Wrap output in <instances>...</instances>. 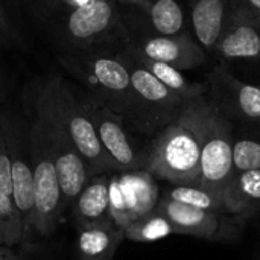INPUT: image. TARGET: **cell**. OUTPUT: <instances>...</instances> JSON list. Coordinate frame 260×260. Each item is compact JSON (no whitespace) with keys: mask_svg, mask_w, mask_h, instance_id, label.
I'll list each match as a JSON object with an SVG mask.
<instances>
[{"mask_svg":"<svg viewBox=\"0 0 260 260\" xmlns=\"http://www.w3.org/2000/svg\"><path fill=\"white\" fill-rule=\"evenodd\" d=\"M59 62L88 90L94 101L133 125L134 90L128 67L113 46L67 50Z\"/></svg>","mask_w":260,"mask_h":260,"instance_id":"obj_2","label":"cell"},{"mask_svg":"<svg viewBox=\"0 0 260 260\" xmlns=\"http://www.w3.org/2000/svg\"><path fill=\"white\" fill-rule=\"evenodd\" d=\"M200 142L180 117L160 129L148 148L146 171L172 186H200Z\"/></svg>","mask_w":260,"mask_h":260,"instance_id":"obj_5","label":"cell"},{"mask_svg":"<svg viewBox=\"0 0 260 260\" xmlns=\"http://www.w3.org/2000/svg\"><path fill=\"white\" fill-rule=\"evenodd\" d=\"M53 32L64 52L113 46L123 35L119 0H93L78 8H64L56 15Z\"/></svg>","mask_w":260,"mask_h":260,"instance_id":"obj_4","label":"cell"},{"mask_svg":"<svg viewBox=\"0 0 260 260\" xmlns=\"http://www.w3.org/2000/svg\"><path fill=\"white\" fill-rule=\"evenodd\" d=\"M0 99H2V76H0Z\"/></svg>","mask_w":260,"mask_h":260,"instance_id":"obj_29","label":"cell"},{"mask_svg":"<svg viewBox=\"0 0 260 260\" xmlns=\"http://www.w3.org/2000/svg\"><path fill=\"white\" fill-rule=\"evenodd\" d=\"M206 96L230 122L260 125V85L238 79L222 64L206 75Z\"/></svg>","mask_w":260,"mask_h":260,"instance_id":"obj_11","label":"cell"},{"mask_svg":"<svg viewBox=\"0 0 260 260\" xmlns=\"http://www.w3.org/2000/svg\"><path fill=\"white\" fill-rule=\"evenodd\" d=\"M125 239L134 242H155L174 235V227L157 209L137 218L123 229Z\"/></svg>","mask_w":260,"mask_h":260,"instance_id":"obj_22","label":"cell"},{"mask_svg":"<svg viewBox=\"0 0 260 260\" xmlns=\"http://www.w3.org/2000/svg\"><path fill=\"white\" fill-rule=\"evenodd\" d=\"M122 24L123 35L120 43L136 53L169 64L181 72L193 70L204 66L209 59V53L195 41L192 35L184 37H169L154 32L137 14V11L123 5Z\"/></svg>","mask_w":260,"mask_h":260,"instance_id":"obj_6","label":"cell"},{"mask_svg":"<svg viewBox=\"0 0 260 260\" xmlns=\"http://www.w3.org/2000/svg\"><path fill=\"white\" fill-rule=\"evenodd\" d=\"M166 198L192 206V207H198L207 212H215V213H221V215H227L224 210V204L221 200H218L215 195H212L209 190L203 189L201 186H172L171 189H168L165 192Z\"/></svg>","mask_w":260,"mask_h":260,"instance_id":"obj_23","label":"cell"},{"mask_svg":"<svg viewBox=\"0 0 260 260\" xmlns=\"http://www.w3.org/2000/svg\"><path fill=\"white\" fill-rule=\"evenodd\" d=\"M58 2H61L64 6H67V8H78V6H82V5H87V3H90V2H93V0H58Z\"/></svg>","mask_w":260,"mask_h":260,"instance_id":"obj_28","label":"cell"},{"mask_svg":"<svg viewBox=\"0 0 260 260\" xmlns=\"http://www.w3.org/2000/svg\"><path fill=\"white\" fill-rule=\"evenodd\" d=\"M82 102L94 125L102 149L111 163L113 172L146 169L148 149L136 146L123 119L101 105L90 94L82 96Z\"/></svg>","mask_w":260,"mask_h":260,"instance_id":"obj_9","label":"cell"},{"mask_svg":"<svg viewBox=\"0 0 260 260\" xmlns=\"http://www.w3.org/2000/svg\"><path fill=\"white\" fill-rule=\"evenodd\" d=\"M190 34L207 52L215 53L233 17V0H186Z\"/></svg>","mask_w":260,"mask_h":260,"instance_id":"obj_14","label":"cell"},{"mask_svg":"<svg viewBox=\"0 0 260 260\" xmlns=\"http://www.w3.org/2000/svg\"><path fill=\"white\" fill-rule=\"evenodd\" d=\"M34 114L56 125L72 140L90 178L113 172L82 98H78L58 75L46 78L38 85L34 98Z\"/></svg>","mask_w":260,"mask_h":260,"instance_id":"obj_1","label":"cell"},{"mask_svg":"<svg viewBox=\"0 0 260 260\" xmlns=\"http://www.w3.org/2000/svg\"><path fill=\"white\" fill-rule=\"evenodd\" d=\"M125 239L123 229L114 222L78 229V254L81 260H113Z\"/></svg>","mask_w":260,"mask_h":260,"instance_id":"obj_19","label":"cell"},{"mask_svg":"<svg viewBox=\"0 0 260 260\" xmlns=\"http://www.w3.org/2000/svg\"><path fill=\"white\" fill-rule=\"evenodd\" d=\"M114 49L128 67L134 90V120L131 126L145 134H157L178 119L187 101L169 90L143 66L129 58L117 47V43Z\"/></svg>","mask_w":260,"mask_h":260,"instance_id":"obj_7","label":"cell"},{"mask_svg":"<svg viewBox=\"0 0 260 260\" xmlns=\"http://www.w3.org/2000/svg\"><path fill=\"white\" fill-rule=\"evenodd\" d=\"M76 227H90L113 222L110 216L108 177H91L70 206Z\"/></svg>","mask_w":260,"mask_h":260,"instance_id":"obj_18","label":"cell"},{"mask_svg":"<svg viewBox=\"0 0 260 260\" xmlns=\"http://www.w3.org/2000/svg\"><path fill=\"white\" fill-rule=\"evenodd\" d=\"M155 209L171 222L174 232L178 235H189L207 241L225 238L227 235V224L222 221L225 215L192 207L166 197L158 200Z\"/></svg>","mask_w":260,"mask_h":260,"instance_id":"obj_13","label":"cell"},{"mask_svg":"<svg viewBox=\"0 0 260 260\" xmlns=\"http://www.w3.org/2000/svg\"><path fill=\"white\" fill-rule=\"evenodd\" d=\"M23 239L20 218L14 203L11 158L8 149L6 122L0 117V245L14 247Z\"/></svg>","mask_w":260,"mask_h":260,"instance_id":"obj_15","label":"cell"},{"mask_svg":"<svg viewBox=\"0 0 260 260\" xmlns=\"http://www.w3.org/2000/svg\"><path fill=\"white\" fill-rule=\"evenodd\" d=\"M122 40V38H120ZM117 47L120 50H123L129 58H133L136 62H139L140 66H143L149 73H152L161 84H165L169 90H172L174 93H177L178 96H181L183 99L186 101H190V99H195V98H200V96H204L207 94V85L206 82L200 84V82H192L189 81L181 70L169 66V64H165V62H158V61H154V59H149V58H145L139 53H136L134 50L128 49L125 44H122L120 41L117 43Z\"/></svg>","mask_w":260,"mask_h":260,"instance_id":"obj_21","label":"cell"},{"mask_svg":"<svg viewBox=\"0 0 260 260\" xmlns=\"http://www.w3.org/2000/svg\"><path fill=\"white\" fill-rule=\"evenodd\" d=\"M0 260H18V257L12 253L11 247L0 245Z\"/></svg>","mask_w":260,"mask_h":260,"instance_id":"obj_27","label":"cell"},{"mask_svg":"<svg viewBox=\"0 0 260 260\" xmlns=\"http://www.w3.org/2000/svg\"><path fill=\"white\" fill-rule=\"evenodd\" d=\"M222 204L227 215L242 218L253 215L260 207V169L235 174Z\"/></svg>","mask_w":260,"mask_h":260,"instance_id":"obj_20","label":"cell"},{"mask_svg":"<svg viewBox=\"0 0 260 260\" xmlns=\"http://www.w3.org/2000/svg\"><path fill=\"white\" fill-rule=\"evenodd\" d=\"M233 17L260 23V0H233Z\"/></svg>","mask_w":260,"mask_h":260,"instance_id":"obj_26","label":"cell"},{"mask_svg":"<svg viewBox=\"0 0 260 260\" xmlns=\"http://www.w3.org/2000/svg\"><path fill=\"white\" fill-rule=\"evenodd\" d=\"M200 142V186L224 200L233 172V122L224 117L204 94L184 104L180 116Z\"/></svg>","mask_w":260,"mask_h":260,"instance_id":"obj_3","label":"cell"},{"mask_svg":"<svg viewBox=\"0 0 260 260\" xmlns=\"http://www.w3.org/2000/svg\"><path fill=\"white\" fill-rule=\"evenodd\" d=\"M259 260H260V259H259Z\"/></svg>","mask_w":260,"mask_h":260,"instance_id":"obj_30","label":"cell"},{"mask_svg":"<svg viewBox=\"0 0 260 260\" xmlns=\"http://www.w3.org/2000/svg\"><path fill=\"white\" fill-rule=\"evenodd\" d=\"M215 53L224 61H260V23L232 17Z\"/></svg>","mask_w":260,"mask_h":260,"instance_id":"obj_17","label":"cell"},{"mask_svg":"<svg viewBox=\"0 0 260 260\" xmlns=\"http://www.w3.org/2000/svg\"><path fill=\"white\" fill-rule=\"evenodd\" d=\"M5 122L11 158L14 203L23 230L21 242H27L35 233V192L29 155V136H24L23 128L15 119L5 116Z\"/></svg>","mask_w":260,"mask_h":260,"instance_id":"obj_12","label":"cell"},{"mask_svg":"<svg viewBox=\"0 0 260 260\" xmlns=\"http://www.w3.org/2000/svg\"><path fill=\"white\" fill-rule=\"evenodd\" d=\"M17 43H20V37H18L14 24L11 23V20L6 14L3 2L0 0V44L12 46Z\"/></svg>","mask_w":260,"mask_h":260,"instance_id":"obj_25","label":"cell"},{"mask_svg":"<svg viewBox=\"0 0 260 260\" xmlns=\"http://www.w3.org/2000/svg\"><path fill=\"white\" fill-rule=\"evenodd\" d=\"M108 198L111 221L120 229L154 210L160 200L154 175L146 169L108 177Z\"/></svg>","mask_w":260,"mask_h":260,"instance_id":"obj_10","label":"cell"},{"mask_svg":"<svg viewBox=\"0 0 260 260\" xmlns=\"http://www.w3.org/2000/svg\"><path fill=\"white\" fill-rule=\"evenodd\" d=\"M233 172H248L260 169V140L241 136L233 139Z\"/></svg>","mask_w":260,"mask_h":260,"instance_id":"obj_24","label":"cell"},{"mask_svg":"<svg viewBox=\"0 0 260 260\" xmlns=\"http://www.w3.org/2000/svg\"><path fill=\"white\" fill-rule=\"evenodd\" d=\"M142 20L157 34L169 37H184L190 34L189 15L180 0H131Z\"/></svg>","mask_w":260,"mask_h":260,"instance_id":"obj_16","label":"cell"},{"mask_svg":"<svg viewBox=\"0 0 260 260\" xmlns=\"http://www.w3.org/2000/svg\"><path fill=\"white\" fill-rule=\"evenodd\" d=\"M27 136L35 192V235L49 236L64 215L58 172L49 145L35 119L30 122Z\"/></svg>","mask_w":260,"mask_h":260,"instance_id":"obj_8","label":"cell"}]
</instances>
